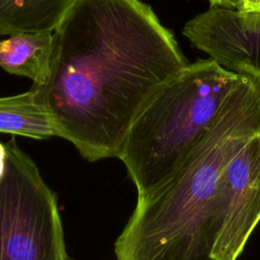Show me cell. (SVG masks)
<instances>
[{
	"mask_svg": "<svg viewBox=\"0 0 260 260\" xmlns=\"http://www.w3.org/2000/svg\"><path fill=\"white\" fill-rule=\"evenodd\" d=\"M7 167V147L6 143L0 141V180L3 178Z\"/></svg>",
	"mask_w": 260,
	"mask_h": 260,
	"instance_id": "7c38bea8",
	"label": "cell"
},
{
	"mask_svg": "<svg viewBox=\"0 0 260 260\" xmlns=\"http://www.w3.org/2000/svg\"><path fill=\"white\" fill-rule=\"evenodd\" d=\"M239 10L260 13V0H240Z\"/></svg>",
	"mask_w": 260,
	"mask_h": 260,
	"instance_id": "8fae6325",
	"label": "cell"
},
{
	"mask_svg": "<svg viewBox=\"0 0 260 260\" xmlns=\"http://www.w3.org/2000/svg\"><path fill=\"white\" fill-rule=\"evenodd\" d=\"M260 133V88L239 77L209 128L183 164L137 197L115 242L117 260H213L221 224V178L230 161Z\"/></svg>",
	"mask_w": 260,
	"mask_h": 260,
	"instance_id": "7a4b0ae2",
	"label": "cell"
},
{
	"mask_svg": "<svg viewBox=\"0 0 260 260\" xmlns=\"http://www.w3.org/2000/svg\"><path fill=\"white\" fill-rule=\"evenodd\" d=\"M260 221V133L230 161L221 178V224L213 260H237Z\"/></svg>",
	"mask_w": 260,
	"mask_h": 260,
	"instance_id": "5b68a950",
	"label": "cell"
},
{
	"mask_svg": "<svg viewBox=\"0 0 260 260\" xmlns=\"http://www.w3.org/2000/svg\"><path fill=\"white\" fill-rule=\"evenodd\" d=\"M0 132L35 139L57 136L49 108L36 86L22 93L0 96Z\"/></svg>",
	"mask_w": 260,
	"mask_h": 260,
	"instance_id": "ba28073f",
	"label": "cell"
},
{
	"mask_svg": "<svg viewBox=\"0 0 260 260\" xmlns=\"http://www.w3.org/2000/svg\"><path fill=\"white\" fill-rule=\"evenodd\" d=\"M183 35L221 67L260 65V13L211 5L186 22Z\"/></svg>",
	"mask_w": 260,
	"mask_h": 260,
	"instance_id": "8992f818",
	"label": "cell"
},
{
	"mask_svg": "<svg viewBox=\"0 0 260 260\" xmlns=\"http://www.w3.org/2000/svg\"><path fill=\"white\" fill-rule=\"evenodd\" d=\"M238 73H245V74L253 77L256 80V82L260 88V65L256 66V65L249 64V63L243 64L239 67Z\"/></svg>",
	"mask_w": 260,
	"mask_h": 260,
	"instance_id": "30bf717a",
	"label": "cell"
},
{
	"mask_svg": "<svg viewBox=\"0 0 260 260\" xmlns=\"http://www.w3.org/2000/svg\"><path fill=\"white\" fill-rule=\"evenodd\" d=\"M189 64L141 0H76L53 31L50 70L36 86L57 136L88 161L118 157L147 101Z\"/></svg>",
	"mask_w": 260,
	"mask_h": 260,
	"instance_id": "6da1fadb",
	"label": "cell"
},
{
	"mask_svg": "<svg viewBox=\"0 0 260 260\" xmlns=\"http://www.w3.org/2000/svg\"><path fill=\"white\" fill-rule=\"evenodd\" d=\"M211 5H219L223 7L231 8H240V0H208Z\"/></svg>",
	"mask_w": 260,
	"mask_h": 260,
	"instance_id": "4fadbf2b",
	"label": "cell"
},
{
	"mask_svg": "<svg viewBox=\"0 0 260 260\" xmlns=\"http://www.w3.org/2000/svg\"><path fill=\"white\" fill-rule=\"evenodd\" d=\"M0 180V260H70L56 193L12 137Z\"/></svg>",
	"mask_w": 260,
	"mask_h": 260,
	"instance_id": "277c9868",
	"label": "cell"
},
{
	"mask_svg": "<svg viewBox=\"0 0 260 260\" xmlns=\"http://www.w3.org/2000/svg\"><path fill=\"white\" fill-rule=\"evenodd\" d=\"M238 77L210 58L198 60L147 101L118 154L138 196L152 191L183 164L209 130Z\"/></svg>",
	"mask_w": 260,
	"mask_h": 260,
	"instance_id": "3957f363",
	"label": "cell"
},
{
	"mask_svg": "<svg viewBox=\"0 0 260 260\" xmlns=\"http://www.w3.org/2000/svg\"><path fill=\"white\" fill-rule=\"evenodd\" d=\"M52 51L53 31L14 34L0 41V67L40 85L48 77Z\"/></svg>",
	"mask_w": 260,
	"mask_h": 260,
	"instance_id": "52a82bcc",
	"label": "cell"
},
{
	"mask_svg": "<svg viewBox=\"0 0 260 260\" xmlns=\"http://www.w3.org/2000/svg\"><path fill=\"white\" fill-rule=\"evenodd\" d=\"M76 0H0V36L54 31Z\"/></svg>",
	"mask_w": 260,
	"mask_h": 260,
	"instance_id": "9c48e42d",
	"label": "cell"
}]
</instances>
